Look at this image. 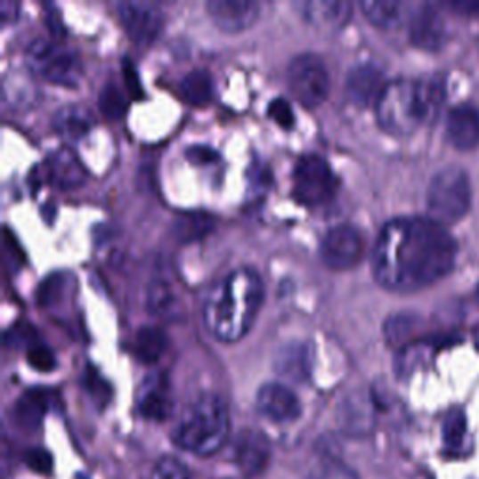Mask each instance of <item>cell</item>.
<instances>
[{"mask_svg": "<svg viewBox=\"0 0 479 479\" xmlns=\"http://www.w3.org/2000/svg\"><path fill=\"white\" fill-rule=\"evenodd\" d=\"M307 479H360L358 472L339 459H322L319 465L311 468Z\"/></svg>", "mask_w": 479, "mask_h": 479, "instance_id": "cell-28", "label": "cell"}, {"mask_svg": "<svg viewBox=\"0 0 479 479\" xmlns=\"http://www.w3.org/2000/svg\"><path fill=\"white\" fill-rule=\"evenodd\" d=\"M17 13V4H12V3H3V6H0V15H3V20L8 21L12 20L10 13Z\"/></svg>", "mask_w": 479, "mask_h": 479, "instance_id": "cell-41", "label": "cell"}, {"mask_svg": "<svg viewBox=\"0 0 479 479\" xmlns=\"http://www.w3.org/2000/svg\"><path fill=\"white\" fill-rule=\"evenodd\" d=\"M256 410L275 423H292L302 416V402L285 384L268 382L256 394Z\"/></svg>", "mask_w": 479, "mask_h": 479, "instance_id": "cell-12", "label": "cell"}, {"mask_svg": "<svg viewBox=\"0 0 479 479\" xmlns=\"http://www.w3.org/2000/svg\"><path fill=\"white\" fill-rule=\"evenodd\" d=\"M363 251L361 234L353 225L331 227L321 244V259L331 270L353 268Z\"/></svg>", "mask_w": 479, "mask_h": 479, "instance_id": "cell-9", "label": "cell"}, {"mask_svg": "<svg viewBox=\"0 0 479 479\" xmlns=\"http://www.w3.org/2000/svg\"><path fill=\"white\" fill-rule=\"evenodd\" d=\"M32 337H34L32 326H27V324H17L12 329H8V334H6V341L13 343V345H30L32 346Z\"/></svg>", "mask_w": 479, "mask_h": 479, "instance_id": "cell-37", "label": "cell"}, {"mask_svg": "<svg viewBox=\"0 0 479 479\" xmlns=\"http://www.w3.org/2000/svg\"><path fill=\"white\" fill-rule=\"evenodd\" d=\"M300 8L313 27L324 30H337L345 27L350 20V13H353V4L345 3V0H309Z\"/></svg>", "mask_w": 479, "mask_h": 479, "instance_id": "cell-19", "label": "cell"}, {"mask_svg": "<svg viewBox=\"0 0 479 479\" xmlns=\"http://www.w3.org/2000/svg\"><path fill=\"white\" fill-rule=\"evenodd\" d=\"M124 73H126V83H127V88H130V92L134 96H141V85H139V77H137V71L135 68L130 64V62H124Z\"/></svg>", "mask_w": 479, "mask_h": 479, "instance_id": "cell-40", "label": "cell"}, {"mask_svg": "<svg viewBox=\"0 0 479 479\" xmlns=\"http://www.w3.org/2000/svg\"><path fill=\"white\" fill-rule=\"evenodd\" d=\"M472 202L470 180L459 167H446L436 173L427 190L429 217L442 227L463 219Z\"/></svg>", "mask_w": 479, "mask_h": 479, "instance_id": "cell-5", "label": "cell"}, {"mask_svg": "<svg viewBox=\"0 0 479 479\" xmlns=\"http://www.w3.org/2000/svg\"><path fill=\"white\" fill-rule=\"evenodd\" d=\"M49 410V394L44 390L27 392L15 404V418L27 429L38 427Z\"/></svg>", "mask_w": 479, "mask_h": 479, "instance_id": "cell-23", "label": "cell"}, {"mask_svg": "<svg viewBox=\"0 0 479 479\" xmlns=\"http://www.w3.org/2000/svg\"><path fill=\"white\" fill-rule=\"evenodd\" d=\"M167 348V336L156 326H142L134 339V353L142 363H154Z\"/></svg>", "mask_w": 479, "mask_h": 479, "instance_id": "cell-25", "label": "cell"}, {"mask_svg": "<svg viewBox=\"0 0 479 479\" xmlns=\"http://www.w3.org/2000/svg\"><path fill=\"white\" fill-rule=\"evenodd\" d=\"M382 71L371 62H360L350 68L345 79V94L358 107L377 105L382 90L386 88Z\"/></svg>", "mask_w": 479, "mask_h": 479, "instance_id": "cell-13", "label": "cell"}, {"mask_svg": "<svg viewBox=\"0 0 479 479\" xmlns=\"http://www.w3.org/2000/svg\"><path fill=\"white\" fill-rule=\"evenodd\" d=\"M120 21L130 34V38L141 45L154 42L163 25V13L152 3H141V0H127L118 4Z\"/></svg>", "mask_w": 479, "mask_h": 479, "instance_id": "cell-10", "label": "cell"}, {"mask_svg": "<svg viewBox=\"0 0 479 479\" xmlns=\"http://www.w3.org/2000/svg\"><path fill=\"white\" fill-rule=\"evenodd\" d=\"M152 479H191L188 467L175 457H161L152 470Z\"/></svg>", "mask_w": 479, "mask_h": 479, "instance_id": "cell-32", "label": "cell"}, {"mask_svg": "<svg viewBox=\"0 0 479 479\" xmlns=\"http://www.w3.org/2000/svg\"><path fill=\"white\" fill-rule=\"evenodd\" d=\"M229 436V410L219 395L205 394L182 410L173 429L175 444L190 453L208 457L223 448Z\"/></svg>", "mask_w": 479, "mask_h": 479, "instance_id": "cell-4", "label": "cell"}, {"mask_svg": "<svg viewBox=\"0 0 479 479\" xmlns=\"http://www.w3.org/2000/svg\"><path fill=\"white\" fill-rule=\"evenodd\" d=\"M421 321L416 315H395L388 319L384 326V336L392 346L404 348L410 343L418 341V331H419Z\"/></svg>", "mask_w": 479, "mask_h": 479, "instance_id": "cell-26", "label": "cell"}, {"mask_svg": "<svg viewBox=\"0 0 479 479\" xmlns=\"http://www.w3.org/2000/svg\"><path fill=\"white\" fill-rule=\"evenodd\" d=\"M442 100L444 90L434 79H395L382 90L375 105L377 118L384 132L412 135L436 118Z\"/></svg>", "mask_w": 479, "mask_h": 479, "instance_id": "cell-3", "label": "cell"}, {"mask_svg": "<svg viewBox=\"0 0 479 479\" xmlns=\"http://www.w3.org/2000/svg\"><path fill=\"white\" fill-rule=\"evenodd\" d=\"M53 126L68 139H81L94 126V118H92L90 110L81 105H66L54 113Z\"/></svg>", "mask_w": 479, "mask_h": 479, "instance_id": "cell-21", "label": "cell"}, {"mask_svg": "<svg viewBox=\"0 0 479 479\" xmlns=\"http://www.w3.org/2000/svg\"><path fill=\"white\" fill-rule=\"evenodd\" d=\"M410 42L426 51H438L448 40L444 17L433 4H421L410 20Z\"/></svg>", "mask_w": 479, "mask_h": 479, "instance_id": "cell-14", "label": "cell"}, {"mask_svg": "<svg viewBox=\"0 0 479 479\" xmlns=\"http://www.w3.org/2000/svg\"><path fill=\"white\" fill-rule=\"evenodd\" d=\"M272 457L268 436L259 429L240 431L232 442V459L246 475H259L266 470Z\"/></svg>", "mask_w": 479, "mask_h": 479, "instance_id": "cell-11", "label": "cell"}, {"mask_svg": "<svg viewBox=\"0 0 479 479\" xmlns=\"http://www.w3.org/2000/svg\"><path fill=\"white\" fill-rule=\"evenodd\" d=\"M475 300H477V304H479V285H477V288H475Z\"/></svg>", "mask_w": 479, "mask_h": 479, "instance_id": "cell-44", "label": "cell"}, {"mask_svg": "<svg viewBox=\"0 0 479 479\" xmlns=\"http://www.w3.org/2000/svg\"><path fill=\"white\" fill-rule=\"evenodd\" d=\"M28 363L34 367L36 371H53L57 367V360H54L53 353L47 346L42 345H32L28 350Z\"/></svg>", "mask_w": 479, "mask_h": 479, "instance_id": "cell-33", "label": "cell"}, {"mask_svg": "<svg viewBox=\"0 0 479 479\" xmlns=\"http://www.w3.org/2000/svg\"><path fill=\"white\" fill-rule=\"evenodd\" d=\"M290 92L305 107H319L329 90V76L317 54L304 53L294 57L287 69Z\"/></svg>", "mask_w": 479, "mask_h": 479, "instance_id": "cell-8", "label": "cell"}, {"mask_svg": "<svg viewBox=\"0 0 479 479\" xmlns=\"http://www.w3.org/2000/svg\"><path fill=\"white\" fill-rule=\"evenodd\" d=\"M474 339H475V346L479 348V326H477V329H475V336H474Z\"/></svg>", "mask_w": 479, "mask_h": 479, "instance_id": "cell-43", "label": "cell"}, {"mask_svg": "<svg viewBox=\"0 0 479 479\" xmlns=\"http://www.w3.org/2000/svg\"><path fill=\"white\" fill-rule=\"evenodd\" d=\"M210 229V217L205 214H191V215H183L175 223V231L178 238H199L205 234Z\"/></svg>", "mask_w": 479, "mask_h": 479, "instance_id": "cell-31", "label": "cell"}, {"mask_svg": "<svg viewBox=\"0 0 479 479\" xmlns=\"http://www.w3.org/2000/svg\"><path fill=\"white\" fill-rule=\"evenodd\" d=\"M263 302V281L251 268L231 272L208 294L205 324L210 334L225 343L242 339L255 322Z\"/></svg>", "mask_w": 479, "mask_h": 479, "instance_id": "cell-2", "label": "cell"}, {"mask_svg": "<svg viewBox=\"0 0 479 479\" xmlns=\"http://www.w3.org/2000/svg\"><path fill=\"white\" fill-rule=\"evenodd\" d=\"M467 434V416L463 410H451L446 419L444 427H442V436H444V444L448 450H457L463 444Z\"/></svg>", "mask_w": 479, "mask_h": 479, "instance_id": "cell-30", "label": "cell"}, {"mask_svg": "<svg viewBox=\"0 0 479 479\" xmlns=\"http://www.w3.org/2000/svg\"><path fill=\"white\" fill-rule=\"evenodd\" d=\"M25 463L28 468L38 474H49L53 470V457L44 448H32L25 451Z\"/></svg>", "mask_w": 479, "mask_h": 479, "instance_id": "cell-34", "label": "cell"}, {"mask_svg": "<svg viewBox=\"0 0 479 479\" xmlns=\"http://www.w3.org/2000/svg\"><path fill=\"white\" fill-rule=\"evenodd\" d=\"M268 115L273 118L275 124H280L281 127H285V130H288V127L294 126L292 107L283 98H275L273 101H270Z\"/></svg>", "mask_w": 479, "mask_h": 479, "instance_id": "cell-35", "label": "cell"}, {"mask_svg": "<svg viewBox=\"0 0 479 479\" xmlns=\"http://www.w3.org/2000/svg\"><path fill=\"white\" fill-rule=\"evenodd\" d=\"M275 369L288 380H307L311 375V346L298 341L283 345L275 354Z\"/></svg>", "mask_w": 479, "mask_h": 479, "instance_id": "cell-20", "label": "cell"}, {"mask_svg": "<svg viewBox=\"0 0 479 479\" xmlns=\"http://www.w3.org/2000/svg\"><path fill=\"white\" fill-rule=\"evenodd\" d=\"M137 410L152 421L167 419L173 412V397L169 382L161 375L146 378L137 392Z\"/></svg>", "mask_w": 479, "mask_h": 479, "instance_id": "cell-15", "label": "cell"}, {"mask_svg": "<svg viewBox=\"0 0 479 479\" xmlns=\"http://www.w3.org/2000/svg\"><path fill=\"white\" fill-rule=\"evenodd\" d=\"M186 156L193 163H199V165L212 163V161H215L219 158L217 152L212 150V149H208V146H190V149L186 150Z\"/></svg>", "mask_w": 479, "mask_h": 479, "instance_id": "cell-39", "label": "cell"}, {"mask_svg": "<svg viewBox=\"0 0 479 479\" xmlns=\"http://www.w3.org/2000/svg\"><path fill=\"white\" fill-rule=\"evenodd\" d=\"M207 10L212 21L225 32L244 30L259 15V4L253 0H210Z\"/></svg>", "mask_w": 479, "mask_h": 479, "instance_id": "cell-16", "label": "cell"}, {"mask_svg": "<svg viewBox=\"0 0 479 479\" xmlns=\"http://www.w3.org/2000/svg\"><path fill=\"white\" fill-rule=\"evenodd\" d=\"M446 132L457 150H474L479 144V110L470 103L453 107L448 115Z\"/></svg>", "mask_w": 479, "mask_h": 479, "instance_id": "cell-17", "label": "cell"}, {"mask_svg": "<svg viewBox=\"0 0 479 479\" xmlns=\"http://www.w3.org/2000/svg\"><path fill=\"white\" fill-rule=\"evenodd\" d=\"M28 68L47 83L76 86L81 79V62L77 54L45 38H38L27 47Z\"/></svg>", "mask_w": 479, "mask_h": 479, "instance_id": "cell-6", "label": "cell"}, {"mask_svg": "<svg viewBox=\"0 0 479 479\" xmlns=\"http://www.w3.org/2000/svg\"><path fill=\"white\" fill-rule=\"evenodd\" d=\"M361 10L367 20L380 28H394L402 20V4L394 0H363Z\"/></svg>", "mask_w": 479, "mask_h": 479, "instance_id": "cell-27", "label": "cell"}, {"mask_svg": "<svg viewBox=\"0 0 479 479\" xmlns=\"http://www.w3.org/2000/svg\"><path fill=\"white\" fill-rule=\"evenodd\" d=\"M47 180L61 190H71L85 182L86 171L79 158L68 149H57L45 161Z\"/></svg>", "mask_w": 479, "mask_h": 479, "instance_id": "cell-18", "label": "cell"}, {"mask_svg": "<svg viewBox=\"0 0 479 479\" xmlns=\"http://www.w3.org/2000/svg\"><path fill=\"white\" fill-rule=\"evenodd\" d=\"M343 412H341V427L348 434L353 436H363L369 434L373 429V412H371V402L365 397H356L353 401L343 402Z\"/></svg>", "mask_w": 479, "mask_h": 479, "instance_id": "cell-22", "label": "cell"}, {"mask_svg": "<svg viewBox=\"0 0 479 479\" xmlns=\"http://www.w3.org/2000/svg\"><path fill=\"white\" fill-rule=\"evenodd\" d=\"M223 479H232V477H223Z\"/></svg>", "mask_w": 479, "mask_h": 479, "instance_id": "cell-45", "label": "cell"}, {"mask_svg": "<svg viewBox=\"0 0 479 479\" xmlns=\"http://www.w3.org/2000/svg\"><path fill=\"white\" fill-rule=\"evenodd\" d=\"M457 244L431 217H395L386 223L373 249V275L388 290L412 292L448 275Z\"/></svg>", "mask_w": 479, "mask_h": 479, "instance_id": "cell-1", "label": "cell"}, {"mask_svg": "<svg viewBox=\"0 0 479 479\" xmlns=\"http://www.w3.org/2000/svg\"><path fill=\"white\" fill-rule=\"evenodd\" d=\"M171 300L173 298H171L167 287L161 285V283H156L149 288V300H146V307H149V311H152V313H161V311H167Z\"/></svg>", "mask_w": 479, "mask_h": 479, "instance_id": "cell-36", "label": "cell"}, {"mask_svg": "<svg viewBox=\"0 0 479 479\" xmlns=\"http://www.w3.org/2000/svg\"><path fill=\"white\" fill-rule=\"evenodd\" d=\"M178 92L183 101L191 105H205L212 100L214 94L212 76L207 69H191L180 81Z\"/></svg>", "mask_w": 479, "mask_h": 479, "instance_id": "cell-24", "label": "cell"}, {"mask_svg": "<svg viewBox=\"0 0 479 479\" xmlns=\"http://www.w3.org/2000/svg\"><path fill=\"white\" fill-rule=\"evenodd\" d=\"M86 388L98 401H101V402L107 401V397H109L107 384L94 371H88V375H86Z\"/></svg>", "mask_w": 479, "mask_h": 479, "instance_id": "cell-38", "label": "cell"}, {"mask_svg": "<svg viewBox=\"0 0 479 479\" xmlns=\"http://www.w3.org/2000/svg\"><path fill=\"white\" fill-rule=\"evenodd\" d=\"M294 197L302 205L315 207L334 197L337 178L329 163L319 154H305L294 167Z\"/></svg>", "mask_w": 479, "mask_h": 479, "instance_id": "cell-7", "label": "cell"}, {"mask_svg": "<svg viewBox=\"0 0 479 479\" xmlns=\"http://www.w3.org/2000/svg\"><path fill=\"white\" fill-rule=\"evenodd\" d=\"M451 10H468V12H479V4H463V3H451L448 4Z\"/></svg>", "mask_w": 479, "mask_h": 479, "instance_id": "cell-42", "label": "cell"}, {"mask_svg": "<svg viewBox=\"0 0 479 479\" xmlns=\"http://www.w3.org/2000/svg\"><path fill=\"white\" fill-rule=\"evenodd\" d=\"M100 109L101 113L110 118V120H118L127 109V101L124 92L117 83H109L103 86L101 94H100Z\"/></svg>", "mask_w": 479, "mask_h": 479, "instance_id": "cell-29", "label": "cell"}]
</instances>
